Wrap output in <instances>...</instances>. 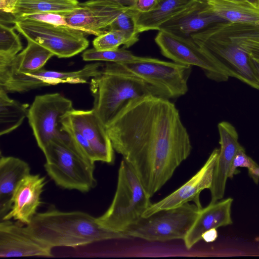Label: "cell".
<instances>
[{"instance_id": "cell-1", "label": "cell", "mask_w": 259, "mask_h": 259, "mask_svg": "<svg viewBox=\"0 0 259 259\" xmlns=\"http://www.w3.org/2000/svg\"><path fill=\"white\" fill-rule=\"evenodd\" d=\"M106 128L114 151L132 166L151 197L192 149L177 108L156 96L130 101Z\"/></svg>"}, {"instance_id": "cell-2", "label": "cell", "mask_w": 259, "mask_h": 259, "mask_svg": "<svg viewBox=\"0 0 259 259\" xmlns=\"http://www.w3.org/2000/svg\"><path fill=\"white\" fill-rule=\"evenodd\" d=\"M26 232L33 238L51 247H76L101 241L127 239L124 233L105 229L96 218L81 211H63L51 206L37 212Z\"/></svg>"}, {"instance_id": "cell-3", "label": "cell", "mask_w": 259, "mask_h": 259, "mask_svg": "<svg viewBox=\"0 0 259 259\" xmlns=\"http://www.w3.org/2000/svg\"><path fill=\"white\" fill-rule=\"evenodd\" d=\"M90 90L94 98L93 109L106 127L132 100L148 95L165 98L158 89L136 76L115 70L109 62L91 79Z\"/></svg>"}, {"instance_id": "cell-4", "label": "cell", "mask_w": 259, "mask_h": 259, "mask_svg": "<svg viewBox=\"0 0 259 259\" xmlns=\"http://www.w3.org/2000/svg\"><path fill=\"white\" fill-rule=\"evenodd\" d=\"M41 151L46 158L45 170L58 186L83 193L96 186L95 164L85 158L66 132L50 140Z\"/></svg>"}, {"instance_id": "cell-5", "label": "cell", "mask_w": 259, "mask_h": 259, "mask_svg": "<svg viewBox=\"0 0 259 259\" xmlns=\"http://www.w3.org/2000/svg\"><path fill=\"white\" fill-rule=\"evenodd\" d=\"M150 198L133 168L123 159L112 201L102 215L96 218V222L105 229L124 233L143 218L152 203Z\"/></svg>"}, {"instance_id": "cell-6", "label": "cell", "mask_w": 259, "mask_h": 259, "mask_svg": "<svg viewBox=\"0 0 259 259\" xmlns=\"http://www.w3.org/2000/svg\"><path fill=\"white\" fill-rule=\"evenodd\" d=\"M109 63L115 70L136 76L158 89L167 99L180 97L188 90L191 66L151 57L139 61Z\"/></svg>"}, {"instance_id": "cell-7", "label": "cell", "mask_w": 259, "mask_h": 259, "mask_svg": "<svg viewBox=\"0 0 259 259\" xmlns=\"http://www.w3.org/2000/svg\"><path fill=\"white\" fill-rule=\"evenodd\" d=\"M13 23L14 28L27 40L39 45L59 58L74 56L89 45L83 32L67 25L30 19L17 20Z\"/></svg>"}, {"instance_id": "cell-8", "label": "cell", "mask_w": 259, "mask_h": 259, "mask_svg": "<svg viewBox=\"0 0 259 259\" xmlns=\"http://www.w3.org/2000/svg\"><path fill=\"white\" fill-rule=\"evenodd\" d=\"M201 208L188 202L175 208L161 210L142 218L124 233L130 238L151 242L183 240Z\"/></svg>"}, {"instance_id": "cell-9", "label": "cell", "mask_w": 259, "mask_h": 259, "mask_svg": "<svg viewBox=\"0 0 259 259\" xmlns=\"http://www.w3.org/2000/svg\"><path fill=\"white\" fill-rule=\"evenodd\" d=\"M154 40L161 54L172 61L198 67L207 78L217 82L228 79L229 76L212 55L191 36H182L158 30Z\"/></svg>"}, {"instance_id": "cell-10", "label": "cell", "mask_w": 259, "mask_h": 259, "mask_svg": "<svg viewBox=\"0 0 259 259\" xmlns=\"http://www.w3.org/2000/svg\"><path fill=\"white\" fill-rule=\"evenodd\" d=\"M72 102L60 93L36 96L29 107L27 118L41 150L52 139L63 136L62 117L73 109Z\"/></svg>"}, {"instance_id": "cell-11", "label": "cell", "mask_w": 259, "mask_h": 259, "mask_svg": "<svg viewBox=\"0 0 259 259\" xmlns=\"http://www.w3.org/2000/svg\"><path fill=\"white\" fill-rule=\"evenodd\" d=\"M104 65L101 62L92 63L80 70L69 72L49 70L43 68L31 73H0V87L8 93H23L60 83H84L98 75Z\"/></svg>"}, {"instance_id": "cell-12", "label": "cell", "mask_w": 259, "mask_h": 259, "mask_svg": "<svg viewBox=\"0 0 259 259\" xmlns=\"http://www.w3.org/2000/svg\"><path fill=\"white\" fill-rule=\"evenodd\" d=\"M214 57L229 77H235L259 90V78L253 60L236 45L196 33L190 36Z\"/></svg>"}, {"instance_id": "cell-13", "label": "cell", "mask_w": 259, "mask_h": 259, "mask_svg": "<svg viewBox=\"0 0 259 259\" xmlns=\"http://www.w3.org/2000/svg\"><path fill=\"white\" fill-rule=\"evenodd\" d=\"M127 8L113 0H88L61 15L68 26L97 36L108 30L118 16Z\"/></svg>"}, {"instance_id": "cell-14", "label": "cell", "mask_w": 259, "mask_h": 259, "mask_svg": "<svg viewBox=\"0 0 259 259\" xmlns=\"http://www.w3.org/2000/svg\"><path fill=\"white\" fill-rule=\"evenodd\" d=\"M219 153V149H214L202 167L189 180L161 200L151 203L144 213L143 218L149 217L161 210L181 206L190 201L202 207L199 195L202 190L209 189L211 186Z\"/></svg>"}, {"instance_id": "cell-15", "label": "cell", "mask_w": 259, "mask_h": 259, "mask_svg": "<svg viewBox=\"0 0 259 259\" xmlns=\"http://www.w3.org/2000/svg\"><path fill=\"white\" fill-rule=\"evenodd\" d=\"M61 124L68 125L82 135L90 143L98 161L109 164L114 162V149L107 128L93 109H73L62 117Z\"/></svg>"}, {"instance_id": "cell-16", "label": "cell", "mask_w": 259, "mask_h": 259, "mask_svg": "<svg viewBox=\"0 0 259 259\" xmlns=\"http://www.w3.org/2000/svg\"><path fill=\"white\" fill-rule=\"evenodd\" d=\"M24 226L10 220L1 221L0 257L53 256L52 248L31 237Z\"/></svg>"}, {"instance_id": "cell-17", "label": "cell", "mask_w": 259, "mask_h": 259, "mask_svg": "<svg viewBox=\"0 0 259 259\" xmlns=\"http://www.w3.org/2000/svg\"><path fill=\"white\" fill-rule=\"evenodd\" d=\"M226 22L211 10L207 0H193L183 10L162 24L158 30L190 36L220 22Z\"/></svg>"}, {"instance_id": "cell-18", "label": "cell", "mask_w": 259, "mask_h": 259, "mask_svg": "<svg viewBox=\"0 0 259 259\" xmlns=\"http://www.w3.org/2000/svg\"><path fill=\"white\" fill-rule=\"evenodd\" d=\"M218 127L221 147L209 189L211 203L223 198L234 158L239 150L244 149L238 142V133L232 124L222 121L218 124Z\"/></svg>"}, {"instance_id": "cell-19", "label": "cell", "mask_w": 259, "mask_h": 259, "mask_svg": "<svg viewBox=\"0 0 259 259\" xmlns=\"http://www.w3.org/2000/svg\"><path fill=\"white\" fill-rule=\"evenodd\" d=\"M46 184L45 177L29 174L16 187L12 197V207L3 220H14L27 225L36 214L41 195Z\"/></svg>"}, {"instance_id": "cell-20", "label": "cell", "mask_w": 259, "mask_h": 259, "mask_svg": "<svg viewBox=\"0 0 259 259\" xmlns=\"http://www.w3.org/2000/svg\"><path fill=\"white\" fill-rule=\"evenodd\" d=\"M233 199L228 198L215 202H210L200 209L196 218L183 239L187 249H190L202 239L205 231L232 224L231 205Z\"/></svg>"}, {"instance_id": "cell-21", "label": "cell", "mask_w": 259, "mask_h": 259, "mask_svg": "<svg viewBox=\"0 0 259 259\" xmlns=\"http://www.w3.org/2000/svg\"><path fill=\"white\" fill-rule=\"evenodd\" d=\"M30 167L25 161L14 156H1V221L12 208V197L18 184L23 178L30 174Z\"/></svg>"}, {"instance_id": "cell-22", "label": "cell", "mask_w": 259, "mask_h": 259, "mask_svg": "<svg viewBox=\"0 0 259 259\" xmlns=\"http://www.w3.org/2000/svg\"><path fill=\"white\" fill-rule=\"evenodd\" d=\"M54 54L39 45L27 40L26 47L10 62L0 67V73H27L44 68Z\"/></svg>"}, {"instance_id": "cell-23", "label": "cell", "mask_w": 259, "mask_h": 259, "mask_svg": "<svg viewBox=\"0 0 259 259\" xmlns=\"http://www.w3.org/2000/svg\"><path fill=\"white\" fill-rule=\"evenodd\" d=\"M212 12L224 21L259 23V7L245 1L207 0Z\"/></svg>"}, {"instance_id": "cell-24", "label": "cell", "mask_w": 259, "mask_h": 259, "mask_svg": "<svg viewBox=\"0 0 259 259\" xmlns=\"http://www.w3.org/2000/svg\"><path fill=\"white\" fill-rule=\"evenodd\" d=\"M79 0H17L11 13L9 16V22L15 20L26 15L53 13L62 15L77 8Z\"/></svg>"}, {"instance_id": "cell-25", "label": "cell", "mask_w": 259, "mask_h": 259, "mask_svg": "<svg viewBox=\"0 0 259 259\" xmlns=\"http://www.w3.org/2000/svg\"><path fill=\"white\" fill-rule=\"evenodd\" d=\"M193 0H160L156 8L147 13H138L136 18L138 33L157 30L172 17L183 10Z\"/></svg>"}, {"instance_id": "cell-26", "label": "cell", "mask_w": 259, "mask_h": 259, "mask_svg": "<svg viewBox=\"0 0 259 259\" xmlns=\"http://www.w3.org/2000/svg\"><path fill=\"white\" fill-rule=\"evenodd\" d=\"M29 106L10 98L0 87V135L10 133L27 118Z\"/></svg>"}, {"instance_id": "cell-27", "label": "cell", "mask_w": 259, "mask_h": 259, "mask_svg": "<svg viewBox=\"0 0 259 259\" xmlns=\"http://www.w3.org/2000/svg\"><path fill=\"white\" fill-rule=\"evenodd\" d=\"M146 57L135 55L124 47L109 51H99L93 48L85 50L82 54V58L85 61H105L116 63L141 61Z\"/></svg>"}, {"instance_id": "cell-28", "label": "cell", "mask_w": 259, "mask_h": 259, "mask_svg": "<svg viewBox=\"0 0 259 259\" xmlns=\"http://www.w3.org/2000/svg\"><path fill=\"white\" fill-rule=\"evenodd\" d=\"M19 36L14 29L0 24V67L10 62L22 50Z\"/></svg>"}, {"instance_id": "cell-29", "label": "cell", "mask_w": 259, "mask_h": 259, "mask_svg": "<svg viewBox=\"0 0 259 259\" xmlns=\"http://www.w3.org/2000/svg\"><path fill=\"white\" fill-rule=\"evenodd\" d=\"M94 48L99 51L114 50L123 45L125 48L132 46L133 44L123 31L110 29L97 36L93 41Z\"/></svg>"}, {"instance_id": "cell-30", "label": "cell", "mask_w": 259, "mask_h": 259, "mask_svg": "<svg viewBox=\"0 0 259 259\" xmlns=\"http://www.w3.org/2000/svg\"><path fill=\"white\" fill-rule=\"evenodd\" d=\"M139 12L128 7L121 12L110 25L109 30L116 29L124 32L134 45L139 40L136 29V18Z\"/></svg>"}, {"instance_id": "cell-31", "label": "cell", "mask_w": 259, "mask_h": 259, "mask_svg": "<svg viewBox=\"0 0 259 259\" xmlns=\"http://www.w3.org/2000/svg\"><path fill=\"white\" fill-rule=\"evenodd\" d=\"M61 129L69 135L90 162L95 164L98 161L90 143L81 133L66 124H61Z\"/></svg>"}, {"instance_id": "cell-32", "label": "cell", "mask_w": 259, "mask_h": 259, "mask_svg": "<svg viewBox=\"0 0 259 259\" xmlns=\"http://www.w3.org/2000/svg\"><path fill=\"white\" fill-rule=\"evenodd\" d=\"M125 7L140 13H147L154 10L160 0H113Z\"/></svg>"}, {"instance_id": "cell-33", "label": "cell", "mask_w": 259, "mask_h": 259, "mask_svg": "<svg viewBox=\"0 0 259 259\" xmlns=\"http://www.w3.org/2000/svg\"><path fill=\"white\" fill-rule=\"evenodd\" d=\"M258 165L250 157L247 156L244 149L239 150L236 154L229 172V178L232 179L239 167H246L248 169Z\"/></svg>"}, {"instance_id": "cell-34", "label": "cell", "mask_w": 259, "mask_h": 259, "mask_svg": "<svg viewBox=\"0 0 259 259\" xmlns=\"http://www.w3.org/2000/svg\"><path fill=\"white\" fill-rule=\"evenodd\" d=\"M20 19H30L52 23L56 25H66L64 18L62 15L53 13H39L30 14L23 16L17 20Z\"/></svg>"}, {"instance_id": "cell-35", "label": "cell", "mask_w": 259, "mask_h": 259, "mask_svg": "<svg viewBox=\"0 0 259 259\" xmlns=\"http://www.w3.org/2000/svg\"><path fill=\"white\" fill-rule=\"evenodd\" d=\"M256 62L259 63V39L245 41L239 46Z\"/></svg>"}, {"instance_id": "cell-36", "label": "cell", "mask_w": 259, "mask_h": 259, "mask_svg": "<svg viewBox=\"0 0 259 259\" xmlns=\"http://www.w3.org/2000/svg\"><path fill=\"white\" fill-rule=\"evenodd\" d=\"M216 229L212 228L204 232L202 235V239L207 243L214 241L218 237V232Z\"/></svg>"}, {"instance_id": "cell-37", "label": "cell", "mask_w": 259, "mask_h": 259, "mask_svg": "<svg viewBox=\"0 0 259 259\" xmlns=\"http://www.w3.org/2000/svg\"><path fill=\"white\" fill-rule=\"evenodd\" d=\"M248 169V174L253 182L256 184L259 182V166L256 165L249 168Z\"/></svg>"}, {"instance_id": "cell-38", "label": "cell", "mask_w": 259, "mask_h": 259, "mask_svg": "<svg viewBox=\"0 0 259 259\" xmlns=\"http://www.w3.org/2000/svg\"><path fill=\"white\" fill-rule=\"evenodd\" d=\"M246 1L253 5L259 7V0H244Z\"/></svg>"}, {"instance_id": "cell-39", "label": "cell", "mask_w": 259, "mask_h": 259, "mask_svg": "<svg viewBox=\"0 0 259 259\" xmlns=\"http://www.w3.org/2000/svg\"><path fill=\"white\" fill-rule=\"evenodd\" d=\"M254 66H255V68L256 69V73L257 74V75H258V77L259 78V63H258L254 61Z\"/></svg>"}, {"instance_id": "cell-40", "label": "cell", "mask_w": 259, "mask_h": 259, "mask_svg": "<svg viewBox=\"0 0 259 259\" xmlns=\"http://www.w3.org/2000/svg\"><path fill=\"white\" fill-rule=\"evenodd\" d=\"M230 1H244V0H230Z\"/></svg>"}]
</instances>
